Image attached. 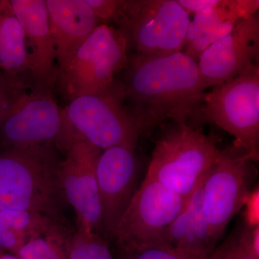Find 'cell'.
<instances>
[{"mask_svg": "<svg viewBox=\"0 0 259 259\" xmlns=\"http://www.w3.org/2000/svg\"><path fill=\"white\" fill-rule=\"evenodd\" d=\"M122 73L117 84L141 134L168 120L187 123L207 90L197 63L183 51L161 56L129 54Z\"/></svg>", "mask_w": 259, "mask_h": 259, "instance_id": "obj_1", "label": "cell"}, {"mask_svg": "<svg viewBox=\"0 0 259 259\" xmlns=\"http://www.w3.org/2000/svg\"><path fill=\"white\" fill-rule=\"evenodd\" d=\"M59 151L54 143L0 148V210L38 212L61 222L66 199Z\"/></svg>", "mask_w": 259, "mask_h": 259, "instance_id": "obj_2", "label": "cell"}, {"mask_svg": "<svg viewBox=\"0 0 259 259\" xmlns=\"http://www.w3.org/2000/svg\"><path fill=\"white\" fill-rule=\"evenodd\" d=\"M30 75L0 76V148L54 143L61 151L62 109Z\"/></svg>", "mask_w": 259, "mask_h": 259, "instance_id": "obj_3", "label": "cell"}, {"mask_svg": "<svg viewBox=\"0 0 259 259\" xmlns=\"http://www.w3.org/2000/svg\"><path fill=\"white\" fill-rule=\"evenodd\" d=\"M218 143L199 127L173 122L156 141L145 178L189 197L218 159Z\"/></svg>", "mask_w": 259, "mask_h": 259, "instance_id": "obj_4", "label": "cell"}, {"mask_svg": "<svg viewBox=\"0 0 259 259\" xmlns=\"http://www.w3.org/2000/svg\"><path fill=\"white\" fill-rule=\"evenodd\" d=\"M63 148L82 140L105 151L114 146L136 147L141 131L130 113L116 81L104 93L83 95L62 109Z\"/></svg>", "mask_w": 259, "mask_h": 259, "instance_id": "obj_5", "label": "cell"}, {"mask_svg": "<svg viewBox=\"0 0 259 259\" xmlns=\"http://www.w3.org/2000/svg\"><path fill=\"white\" fill-rule=\"evenodd\" d=\"M194 127L214 124L235 138L254 163L259 160V66L204 93L192 121Z\"/></svg>", "mask_w": 259, "mask_h": 259, "instance_id": "obj_6", "label": "cell"}, {"mask_svg": "<svg viewBox=\"0 0 259 259\" xmlns=\"http://www.w3.org/2000/svg\"><path fill=\"white\" fill-rule=\"evenodd\" d=\"M129 49L120 30L100 24L78 49L66 69L58 75L56 89L69 102L110 90L125 69Z\"/></svg>", "mask_w": 259, "mask_h": 259, "instance_id": "obj_7", "label": "cell"}, {"mask_svg": "<svg viewBox=\"0 0 259 259\" xmlns=\"http://www.w3.org/2000/svg\"><path fill=\"white\" fill-rule=\"evenodd\" d=\"M257 176L254 162L234 143L221 151L206 173L202 183V207L214 244L217 245L232 219L246 204L253 192Z\"/></svg>", "mask_w": 259, "mask_h": 259, "instance_id": "obj_8", "label": "cell"}, {"mask_svg": "<svg viewBox=\"0 0 259 259\" xmlns=\"http://www.w3.org/2000/svg\"><path fill=\"white\" fill-rule=\"evenodd\" d=\"M190 23L177 0H124L115 23L136 54L161 56L183 50Z\"/></svg>", "mask_w": 259, "mask_h": 259, "instance_id": "obj_9", "label": "cell"}, {"mask_svg": "<svg viewBox=\"0 0 259 259\" xmlns=\"http://www.w3.org/2000/svg\"><path fill=\"white\" fill-rule=\"evenodd\" d=\"M189 197L145 178L112 233L117 246L124 253L158 247Z\"/></svg>", "mask_w": 259, "mask_h": 259, "instance_id": "obj_10", "label": "cell"}, {"mask_svg": "<svg viewBox=\"0 0 259 259\" xmlns=\"http://www.w3.org/2000/svg\"><path fill=\"white\" fill-rule=\"evenodd\" d=\"M100 148L88 141H74L61 165V185L66 202L74 209L76 230L100 235L102 209L96 168Z\"/></svg>", "mask_w": 259, "mask_h": 259, "instance_id": "obj_11", "label": "cell"}, {"mask_svg": "<svg viewBox=\"0 0 259 259\" xmlns=\"http://www.w3.org/2000/svg\"><path fill=\"white\" fill-rule=\"evenodd\" d=\"M134 146L102 151L97 163L102 231L110 237L137 190L139 164Z\"/></svg>", "mask_w": 259, "mask_h": 259, "instance_id": "obj_12", "label": "cell"}, {"mask_svg": "<svg viewBox=\"0 0 259 259\" xmlns=\"http://www.w3.org/2000/svg\"><path fill=\"white\" fill-rule=\"evenodd\" d=\"M258 13L241 20L226 37L204 51L197 65L206 89L218 86L258 64Z\"/></svg>", "mask_w": 259, "mask_h": 259, "instance_id": "obj_13", "label": "cell"}, {"mask_svg": "<svg viewBox=\"0 0 259 259\" xmlns=\"http://www.w3.org/2000/svg\"><path fill=\"white\" fill-rule=\"evenodd\" d=\"M9 3L25 33L32 79L54 91L58 66L46 0H9Z\"/></svg>", "mask_w": 259, "mask_h": 259, "instance_id": "obj_14", "label": "cell"}, {"mask_svg": "<svg viewBox=\"0 0 259 259\" xmlns=\"http://www.w3.org/2000/svg\"><path fill=\"white\" fill-rule=\"evenodd\" d=\"M46 4L59 75L101 23L85 0H46Z\"/></svg>", "mask_w": 259, "mask_h": 259, "instance_id": "obj_15", "label": "cell"}, {"mask_svg": "<svg viewBox=\"0 0 259 259\" xmlns=\"http://www.w3.org/2000/svg\"><path fill=\"white\" fill-rule=\"evenodd\" d=\"M204 177L189 197L182 212L167 228L158 247L201 258L208 256L217 248L209 236L208 226L202 211Z\"/></svg>", "mask_w": 259, "mask_h": 259, "instance_id": "obj_16", "label": "cell"}, {"mask_svg": "<svg viewBox=\"0 0 259 259\" xmlns=\"http://www.w3.org/2000/svg\"><path fill=\"white\" fill-rule=\"evenodd\" d=\"M30 74L25 33L9 0L0 1V76Z\"/></svg>", "mask_w": 259, "mask_h": 259, "instance_id": "obj_17", "label": "cell"}, {"mask_svg": "<svg viewBox=\"0 0 259 259\" xmlns=\"http://www.w3.org/2000/svg\"><path fill=\"white\" fill-rule=\"evenodd\" d=\"M58 222L61 223L38 212L0 210V251L15 255L27 242Z\"/></svg>", "mask_w": 259, "mask_h": 259, "instance_id": "obj_18", "label": "cell"}, {"mask_svg": "<svg viewBox=\"0 0 259 259\" xmlns=\"http://www.w3.org/2000/svg\"><path fill=\"white\" fill-rule=\"evenodd\" d=\"M258 0H223L222 5L202 10L190 20L185 45L202 32L230 20L240 22L258 13Z\"/></svg>", "mask_w": 259, "mask_h": 259, "instance_id": "obj_19", "label": "cell"}, {"mask_svg": "<svg viewBox=\"0 0 259 259\" xmlns=\"http://www.w3.org/2000/svg\"><path fill=\"white\" fill-rule=\"evenodd\" d=\"M69 235L63 223H55L45 233L27 242L14 255L20 259H68Z\"/></svg>", "mask_w": 259, "mask_h": 259, "instance_id": "obj_20", "label": "cell"}, {"mask_svg": "<svg viewBox=\"0 0 259 259\" xmlns=\"http://www.w3.org/2000/svg\"><path fill=\"white\" fill-rule=\"evenodd\" d=\"M68 259H114L109 245L100 235L76 231L67 239Z\"/></svg>", "mask_w": 259, "mask_h": 259, "instance_id": "obj_21", "label": "cell"}, {"mask_svg": "<svg viewBox=\"0 0 259 259\" xmlns=\"http://www.w3.org/2000/svg\"><path fill=\"white\" fill-rule=\"evenodd\" d=\"M238 23L239 22L230 20L205 30L192 41L185 45L184 53L186 55L190 56L195 62H198L199 58L206 49L228 35Z\"/></svg>", "mask_w": 259, "mask_h": 259, "instance_id": "obj_22", "label": "cell"}, {"mask_svg": "<svg viewBox=\"0 0 259 259\" xmlns=\"http://www.w3.org/2000/svg\"><path fill=\"white\" fill-rule=\"evenodd\" d=\"M259 226H240L239 239L231 259H259Z\"/></svg>", "mask_w": 259, "mask_h": 259, "instance_id": "obj_23", "label": "cell"}, {"mask_svg": "<svg viewBox=\"0 0 259 259\" xmlns=\"http://www.w3.org/2000/svg\"><path fill=\"white\" fill-rule=\"evenodd\" d=\"M101 24L115 23L122 10L124 0H85Z\"/></svg>", "mask_w": 259, "mask_h": 259, "instance_id": "obj_24", "label": "cell"}, {"mask_svg": "<svg viewBox=\"0 0 259 259\" xmlns=\"http://www.w3.org/2000/svg\"><path fill=\"white\" fill-rule=\"evenodd\" d=\"M124 254V259H206L208 257L201 258L179 250L161 247H155Z\"/></svg>", "mask_w": 259, "mask_h": 259, "instance_id": "obj_25", "label": "cell"}, {"mask_svg": "<svg viewBox=\"0 0 259 259\" xmlns=\"http://www.w3.org/2000/svg\"><path fill=\"white\" fill-rule=\"evenodd\" d=\"M239 234L240 227L235 230L222 244L217 246L206 259H231L238 245Z\"/></svg>", "mask_w": 259, "mask_h": 259, "instance_id": "obj_26", "label": "cell"}, {"mask_svg": "<svg viewBox=\"0 0 259 259\" xmlns=\"http://www.w3.org/2000/svg\"><path fill=\"white\" fill-rule=\"evenodd\" d=\"M189 15L222 5L223 0H177Z\"/></svg>", "mask_w": 259, "mask_h": 259, "instance_id": "obj_27", "label": "cell"}, {"mask_svg": "<svg viewBox=\"0 0 259 259\" xmlns=\"http://www.w3.org/2000/svg\"><path fill=\"white\" fill-rule=\"evenodd\" d=\"M0 259H20L18 257L10 253H5V252L0 251Z\"/></svg>", "mask_w": 259, "mask_h": 259, "instance_id": "obj_28", "label": "cell"}]
</instances>
